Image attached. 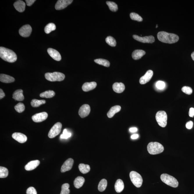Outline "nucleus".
<instances>
[{
    "label": "nucleus",
    "mask_w": 194,
    "mask_h": 194,
    "mask_svg": "<svg viewBox=\"0 0 194 194\" xmlns=\"http://www.w3.org/2000/svg\"><path fill=\"white\" fill-rule=\"evenodd\" d=\"M133 37L138 42L143 43H152L155 42V39L153 36H146L145 37H140L137 35H134Z\"/></svg>",
    "instance_id": "9"
},
{
    "label": "nucleus",
    "mask_w": 194,
    "mask_h": 194,
    "mask_svg": "<svg viewBox=\"0 0 194 194\" xmlns=\"http://www.w3.org/2000/svg\"><path fill=\"white\" fill-rule=\"evenodd\" d=\"M97 86L95 82H86L82 86V89L84 91L88 92L95 89Z\"/></svg>",
    "instance_id": "19"
},
{
    "label": "nucleus",
    "mask_w": 194,
    "mask_h": 194,
    "mask_svg": "<svg viewBox=\"0 0 194 194\" xmlns=\"http://www.w3.org/2000/svg\"><path fill=\"white\" fill-rule=\"evenodd\" d=\"M45 76L47 80L51 82L61 81L65 78V74L59 72L47 73H45Z\"/></svg>",
    "instance_id": "5"
},
{
    "label": "nucleus",
    "mask_w": 194,
    "mask_h": 194,
    "mask_svg": "<svg viewBox=\"0 0 194 194\" xmlns=\"http://www.w3.org/2000/svg\"><path fill=\"white\" fill-rule=\"evenodd\" d=\"M32 28L29 24L23 26L19 31V35L23 37H27L30 36L32 32Z\"/></svg>",
    "instance_id": "10"
},
{
    "label": "nucleus",
    "mask_w": 194,
    "mask_h": 194,
    "mask_svg": "<svg viewBox=\"0 0 194 194\" xmlns=\"http://www.w3.org/2000/svg\"><path fill=\"white\" fill-rule=\"evenodd\" d=\"M193 122L192 121H189L187 122L186 124V127L188 129H192V128L193 127Z\"/></svg>",
    "instance_id": "44"
},
{
    "label": "nucleus",
    "mask_w": 194,
    "mask_h": 194,
    "mask_svg": "<svg viewBox=\"0 0 194 194\" xmlns=\"http://www.w3.org/2000/svg\"><path fill=\"white\" fill-rule=\"evenodd\" d=\"M48 117V113L47 112H43L35 114L32 116V119L33 122L39 123L44 121Z\"/></svg>",
    "instance_id": "11"
},
{
    "label": "nucleus",
    "mask_w": 194,
    "mask_h": 194,
    "mask_svg": "<svg viewBox=\"0 0 194 194\" xmlns=\"http://www.w3.org/2000/svg\"><path fill=\"white\" fill-rule=\"evenodd\" d=\"M13 5L16 10L19 12H23L25 10L26 4L24 1L20 0L17 1Z\"/></svg>",
    "instance_id": "20"
},
{
    "label": "nucleus",
    "mask_w": 194,
    "mask_h": 194,
    "mask_svg": "<svg viewBox=\"0 0 194 194\" xmlns=\"http://www.w3.org/2000/svg\"><path fill=\"white\" fill-rule=\"evenodd\" d=\"M191 57L192 59H193V60L194 61V51L192 53Z\"/></svg>",
    "instance_id": "50"
},
{
    "label": "nucleus",
    "mask_w": 194,
    "mask_h": 194,
    "mask_svg": "<svg viewBox=\"0 0 194 194\" xmlns=\"http://www.w3.org/2000/svg\"><path fill=\"white\" fill-rule=\"evenodd\" d=\"M167 115L164 111H160L156 113V119L158 124L162 127H165L167 124Z\"/></svg>",
    "instance_id": "6"
},
{
    "label": "nucleus",
    "mask_w": 194,
    "mask_h": 194,
    "mask_svg": "<svg viewBox=\"0 0 194 194\" xmlns=\"http://www.w3.org/2000/svg\"><path fill=\"white\" fill-rule=\"evenodd\" d=\"M107 186V181L106 179H102L99 182L98 189L99 191L103 192L105 190Z\"/></svg>",
    "instance_id": "30"
},
{
    "label": "nucleus",
    "mask_w": 194,
    "mask_h": 194,
    "mask_svg": "<svg viewBox=\"0 0 194 194\" xmlns=\"http://www.w3.org/2000/svg\"><path fill=\"white\" fill-rule=\"evenodd\" d=\"M22 90H17L14 92L13 94V98L18 101H22L24 99V97L23 94Z\"/></svg>",
    "instance_id": "22"
},
{
    "label": "nucleus",
    "mask_w": 194,
    "mask_h": 194,
    "mask_svg": "<svg viewBox=\"0 0 194 194\" xmlns=\"http://www.w3.org/2000/svg\"><path fill=\"white\" fill-rule=\"evenodd\" d=\"M158 24H157L156 26V28H157V27H158Z\"/></svg>",
    "instance_id": "51"
},
{
    "label": "nucleus",
    "mask_w": 194,
    "mask_h": 194,
    "mask_svg": "<svg viewBox=\"0 0 194 194\" xmlns=\"http://www.w3.org/2000/svg\"><path fill=\"white\" fill-rule=\"evenodd\" d=\"M189 117H193L194 116V108H191L189 109Z\"/></svg>",
    "instance_id": "46"
},
{
    "label": "nucleus",
    "mask_w": 194,
    "mask_h": 194,
    "mask_svg": "<svg viewBox=\"0 0 194 194\" xmlns=\"http://www.w3.org/2000/svg\"><path fill=\"white\" fill-rule=\"evenodd\" d=\"M79 168L80 172L83 174L88 173L90 170V167L88 165L80 164L79 165Z\"/></svg>",
    "instance_id": "28"
},
{
    "label": "nucleus",
    "mask_w": 194,
    "mask_h": 194,
    "mask_svg": "<svg viewBox=\"0 0 194 194\" xmlns=\"http://www.w3.org/2000/svg\"><path fill=\"white\" fill-rule=\"evenodd\" d=\"M27 194H37L36 191L33 187H30L27 189L26 191Z\"/></svg>",
    "instance_id": "43"
},
{
    "label": "nucleus",
    "mask_w": 194,
    "mask_h": 194,
    "mask_svg": "<svg viewBox=\"0 0 194 194\" xmlns=\"http://www.w3.org/2000/svg\"><path fill=\"white\" fill-rule=\"evenodd\" d=\"M121 108V107L119 105H116L111 107L107 113L108 118H112L116 113L119 112L120 111Z\"/></svg>",
    "instance_id": "25"
},
{
    "label": "nucleus",
    "mask_w": 194,
    "mask_h": 194,
    "mask_svg": "<svg viewBox=\"0 0 194 194\" xmlns=\"http://www.w3.org/2000/svg\"><path fill=\"white\" fill-rule=\"evenodd\" d=\"M73 163H74V160L72 159H68L62 165L61 169V172H64L71 170L72 167Z\"/></svg>",
    "instance_id": "14"
},
{
    "label": "nucleus",
    "mask_w": 194,
    "mask_h": 194,
    "mask_svg": "<svg viewBox=\"0 0 194 194\" xmlns=\"http://www.w3.org/2000/svg\"><path fill=\"white\" fill-rule=\"evenodd\" d=\"M0 57L3 60L10 63L16 62L17 56L14 52L10 49L0 47Z\"/></svg>",
    "instance_id": "2"
},
{
    "label": "nucleus",
    "mask_w": 194,
    "mask_h": 194,
    "mask_svg": "<svg viewBox=\"0 0 194 194\" xmlns=\"http://www.w3.org/2000/svg\"><path fill=\"white\" fill-rule=\"evenodd\" d=\"M71 134L67 132L66 129H65L63 131V134L60 136V138L62 139H67L71 137Z\"/></svg>",
    "instance_id": "41"
},
{
    "label": "nucleus",
    "mask_w": 194,
    "mask_h": 194,
    "mask_svg": "<svg viewBox=\"0 0 194 194\" xmlns=\"http://www.w3.org/2000/svg\"><path fill=\"white\" fill-rule=\"evenodd\" d=\"M94 62L99 65H103V66L106 67H109L110 66V63L109 61L106 60V59H95Z\"/></svg>",
    "instance_id": "33"
},
{
    "label": "nucleus",
    "mask_w": 194,
    "mask_h": 194,
    "mask_svg": "<svg viewBox=\"0 0 194 194\" xmlns=\"http://www.w3.org/2000/svg\"><path fill=\"white\" fill-rule=\"evenodd\" d=\"M15 109L17 112L21 113L23 112L25 110V106L22 103H18L15 107Z\"/></svg>",
    "instance_id": "39"
},
{
    "label": "nucleus",
    "mask_w": 194,
    "mask_h": 194,
    "mask_svg": "<svg viewBox=\"0 0 194 194\" xmlns=\"http://www.w3.org/2000/svg\"><path fill=\"white\" fill-rule=\"evenodd\" d=\"M156 88L159 90H162L164 89L165 86V84L164 82L162 81H158L156 84Z\"/></svg>",
    "instance_id": "42"
},
{
    "label": "nucleus",
    "mask_w": 194,
    "mask_h": 194,
    "mask_svg": "<svg viewBox=\"0 0 194 194\" xmlns=\"http://www.w3.org/2000/svg\"><path fill=\"white\" fill-rule=\"evenodd\" d=\"M12 137L18 143H25L27 139L26 136L21 133H15L12 134Z\"/></svg>",
    "instance_id": "16"
},
{
    "label": "nucleus",
    "mask_w": 194,
    "mask_h": 194,
    "mask_svg": "<svg viewBox=\"0 0 194 194\" xmlns=\"http://www.w3.org/2000/svg\"><path fill=\"white\" fill-rule=\"evenodd\" d=\"M47 51L50 56L55 60L59 61L61 60V56L60 53L57 50L52 48L48 49Z\"/></svg>",
    "instance_id": "17"
},
{
    "label": "nucleus",
    "mask_w": 194,
    "mask_h": 194,
    "mask_svg": "<svg viewBox=\"0 0 194 194\" xmlns=\"http://www.w3.org/2000/svg\"><path fill=\"white\" fill-rule=\"evenodd\" d=\"M62 128V124L60 122L55 124L48 134V137L50 138H53L56 137L60 133Z\"/></svg>",
    "instance_id": "8"
},
{
    "label": "nucleus",
    "mask_w": 194,
    "mask_h": 194,
    "mask_svg": "<svg viewBox=\"0 0 194 194\" xmlns=\"http://www.w3.org/2000/svg\"><path fill=\"white\" fill-rule=\"evenodd\" d=\"M85 181V179L83 177H77L74 180V187L76 188L79 189L83 185Z\"/></svg>",
    "instance_id": "27"
},
{
    "label": "nucleus",
    "mask_w": 194,
    "mask_h": 194,
    "mask_svg": "<svg viewBox=\"0 0 194 194\" xmlns=\"http://www.w3.org/2000/svg\"><path fill=\"white\" fill-rule=\"evenodd\" d=\"M146 54V52L142 50H136L132 53V57L134 60H138Z\"/></svg>",
    "instance_id": "23"
},
{
    "label": "nucleus",
    "mask_w": 194,
    "mask_h": 194,
    "mask_svg": "<svg viewBox=\"0 0 194 194\" xmlns=\"http://www.w3.org/2000/svg\"><path fill=\"white\" fill-rule=\"evenodd\" d=\"M131 181L136 187L140 188L142 185L143 179L139 174L134 171H132L129 174Z\"/></svg>",
    "instance_id": "7"
},
{
    "label": "nucleus",
    "mask_w": 194,
    "mask_h": 194,
    "mask_svg": "<svg viewBox=\"0 0 194 194\" xmlns=\"http://www.w3.org/2000/svg\"><path fill=\"white\" fill-rule=\"evenodd\" d=\"M46 103L45 100H39L37 99H33L31 101V104L33 107H38L41 105L44 104Z\"/></svg>",
    "instance_id": "32"
},
{
    "label": "nucleus",
    "mask_w": 194,
    "mask_h": 194,
    "mask_svg": "<svg viewBox=\"0 0 194 194\" xmlns=\"http://www.w3.org/2000/svg\"><path fill=\"white\" fill-rule=\"evenodd\" d=\"M90 107L89 105L84 104L82 105L79 109V114L82 118H84L89 115L90 112Z\"/></svg>",
    "instance_id": "13"
},
{
    "label": "nucleus",
    "mask_w": 194,
    "mask_h": 194,
    "mask_svg": "<svg viewBox=\"0 0 194 194\" xmlns=\"http://www.w3.org/2000/svg\"><path fill=\"white\" fill-rule=\"evenodd\" d=\"M130 17L131 19L134 21H137L138 22H141L143 21V18L141 17H140L138 14L134 13V12L131 13Z\"/></svg>",
    "instance_id": "38"
},
{
    "label": "nucleus",
    "mask_w": 194,
    "mask_h": 194,
    "mask_svg": "<svg viewBox=\"0 0 194 194\" xmlns=\"http://www.w3.org/2000/svg\"><path fill=\"white\" fill-rule=\"evenodd\" d=\"M181 90L183 92L187 95L191 94L193 92V90L190 87L188 86H184L181 88Z\"/></svg>",
    "instance_id": "40"
},
{
    "label": "nucleus",
    "mask_w": 194,
    "mask_h": 194,
    "mask_svg": "<svg viewBox=\"0 0 194 194\" xmlns=\"http://www.w3.org/2000/svg\"><path fill=\"white\" fill-rule=\"evenodd\" d=\"M5 97V94L1 89H0V99H1Z\"/></svg>",
    "instance_id": "47"
},
{
    "label": "nucleus",
    "mask_w": 194,
    "mask_h": 194,
    "mask_svg": "<svg viewBox=\"0 0 194 194\" xmlns=\"http://www.w3.org/2000/svg\"><path fill=\"white\" fill-rule=\"evenodd\" d=\"M139 137V135L138 134H134L132 136H131V138L133 140L136 139L138 138Z\"/></svg>",
    "instance_id": "49"
},
{
    "label": "nucleus",
    "mask_w": 194,
    "mask_h": 194,
    "mask_svg": "<svg viewBox=\"0 0 194 194\" xmlns=\"http://www.w3.org/2000/svg\"><path fill=\"white\" fill-rule=\"evenodd\" d=\"M157 37L160 42L168 44L175 43L179 40V37L177 35L165 31L159 32Z\"/></svg>",
    "instance_id": "1"
},
{
    "label": "nucleus",
    "mask_w": 194,
    "mask_h": 194,
    "mask_svg": "<svg viewBox=\"0 0 194 194\" xmlns=\"http://www.w3.org/2000/svg\"><path fill=\"white\" fill-rule=\"evenodd\" d=\"M124 184L121 179H118L115 184V189L117 193H120L124 188Z\"/></svg>",
    "instance_id": "26"
},
{
    "label": "nucleus",
    "mask_w": 194,
    "mask_h": 194,
    "mask_svg": "<svg viewBox=\"0 0 194 194\" xmlns=\"http://www.w3.org/2000/svg\"><path fill=\"white\" fill-rule=\"evenodd\" d=\"M106 3L107 4L110 10L113 12H116L118 10V7L115 3L112 1H106Z\"/></svg>",
    "instance_id": "34"
},
{
    "label": "nucleus",
    "mask_w": 194,
    "mask_h": 194,
    "mask_svg": "<svg viewBox=\"0 0 194 194\" xmlns=\"http://www.w3.org/2000/svg\"><path fill=\"white\" fill-rule=\"evenodd\" d=\"M55 95V92L53 91L49 90L41 93L40 96L41 97L50 98L54 97Z\"/></svg>",
    "instance_id": "29"
},
{
    "label": "nucleus",
    "mask_w": 194,
    "mask_h": 194,
    "mask_svg": "<svg viewBox=\"0 0 194 194\" xmlns=\"http://www.w3.org/2000/svg\"><path fill=\"white\" fill-rule=\"evenodd\" d=\"M8 171L6 168L0 167V178H6L8 176Z\"/></svg>",
    "instance_id": "35"
},
{
    "label": "nucleus",
    "mask_w": 194,
    "mask_h": 194,
    "mask_svg": "<svg viewBox=\"0 0 194 194\" xmlns=\"http://www.w3.org/2000/svg\"><path fill=\"white\" fill-rule=\"evenodd\" d=\"M113 88L114 91L117 93L123 92L125 88V85L122 83L116 82L113 85Z\"/></svg>",
    "instance_id": "21"
},
{
    "label": "nucleus",
    "mask_w": 194,
    "mask_h": 194,
    "mask_svg": "<svg viewBox=\"0 0 194 194\" xmlns=\"http://www.w3.org/2000/svg\"><path fill=\"white\" fill-rule=\"evenodd\" d=\"M153 75V72L151 70H148L145 74L140 79V84H145L149 82L152 79Z\"/></svg>",
    "instance_id": "15"
},
{
    "label": "nucleus",
    "mask_w": 194,
    "mask_h": 194,
    "mask_svg": "<svg viewBox=\"0 0 194 194\" xmlns=\"http://www.w3.org/2000/svg\"><path fill=\"white\" fill-rule=\"evenodd\" d=\"M56 26L53 23H50L47 24L44 29V31L47 34H49L51 31L56 29Z\"/></svg>",
    "instance_id": "31"
},
{
    "label": "nucleus",
    "mask_w": 194,
    "mask_h": 194,
    "mask_svg": "<svg viewBox=\"0 0 194 194\" xmlns=\"http://www.w3.org/2000/svg\"><path fill=\"white\" fill-rule=\"evenodd\" d=\"M73 1L72 0H59L56 3L55 8L57 10H63L71 4Z\"/></svg>",
    "instance_id": "12"
},
{
    "label": "nucleus",
    "mask_w": 194,
    "mask_h": 194,
    "mask_svg": "<svg viewBox=\"0 0 194 194\" xmlns=\"http://www.w3.org/2000/svg\"><path fill=\"white\" fill-rule=\"evenodd\" d=\"M160 178L163 182L170 187L173 188L178 187V181L176 179L173 177L167 174H163L161 175Z\"/></svg>",
    "instance_id": "4"
},
{
    "label": "nucleus",
    "mask_w": 194,
    "mask_h": 194,
    "mask_svg": "<svg viewBox=\"0 0 194 194\" xmlns=\"http://www.w3.org/2000/svg\"><path fill=\"white\" fill-rule=\"evenodd\" d=\"M148 152L151 155H156L163 152L164 147L161 143L158 142H151L148 145Z\"/></svg>",
    "instance_id": "3"
},
{
    "label": "nucleus",
    "mask_w": 194,
    "mask_h": 194,
    "mask_svg": "<svg viewBox=\"0 0 194 194\" xmlns=\"http://www.w3.org/2000/svg\"><path fill=\"white\" fill-rule=\"evenodd\" d=\"M70 185L68 183H65L62 185V190L60 194H69L70 190L69 189Z\"/></svg>",
    "instance_id": "37"
},
{
    "label": "nucleus",
    "mask_w": 194,
    "mask_h": 194,
    "mask_svg": "<svg viewBox=\"0 0 194 194\" xmlns=\"http://www.w3.org/2000/svg\"><path fill=\"white\" fill-rule=\"evenodd\" d=\"M27 6H30L35 1V0H26L25 1Z\"/></svg>",
    "instance_id": "45"
},
{
    "label": "nucleus",
    "mask_w": 194,
    "mask_h": 194,
    "mask_svg": "<svg viewBox=\"0 0 194 194\" xmlns=\"http://www.w3.org/2000/svg\"><path fill=\"white\" fill-rule=\"evenodd\" d=\"M106 42L108 45L111 46V47H114L116 45L117 42L115 39L113 37L109 36L106 38Z\"/></svg>",
    "instance_id": "36"
},
{
    "label": "nucleus",
    "mask_w": 194,
    "mask_h": 194,
    "mask_svg": "<svg viewBox=\"0 0 194 194\" xmlns=\"http://www.w3.org/2000/svg\"><path fill=\"white\" fill-rule=\"evenodd\" d=\"M15 81V79L11 76L3 74H0V81L3 83H12L14 82Z\"/></svg>",
    "instance_id": "24"
},
{
    "label": "nucleus",
    "mask_w": 194,
    "mask_h": 194,
    "mask_svg": "<svg viewBox=\"0 0 194 194\" xmlns=\"http://www.w3.org/2000/svg\"><path fill=\"white\" fill-rule=\"evenodd\" d=\"M40 164V162L38 160H33L27 163L25 167V170L27 171H31L36 168Z\"/></svg>",
    "instance_id": "18"
},
{
    "label": "nucleus",
    "mask_w": 194,
    "mask_h": 194,
    "mask_svg": "<svg viewBox=\"0 0 194 194\" xmlns=\"http://www.w3.org/2000/svg\"><path fill=\"white\" fill-rule=\"evenodd\" d=\"M137 131H138V129L135 127L131 128L129 129L130 132L132 133L136 132Z\"/></svg>",
    "instance_id": "48"
}]
</instances>
